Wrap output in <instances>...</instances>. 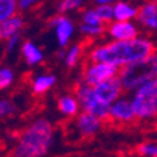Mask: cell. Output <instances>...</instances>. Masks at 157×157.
I'll return each instance as SVG.
<instances>
[{"label": "cell", "instance_id": "8", "mask_svg": "<svg viewBox=\"0 0 157 157\" xmlns=\"http://www.w3.org/2000/svg\"><path fill=\"white\" fill-rule=\"evenodd\" d=\"M137 119L130 98L121 96L109 106V121L117 124H130Z\"/></svg>", "mask_w": 157, "mask_h": 157}, {"label": "cell", "instance_id": "18", "mask_svg": "<svg viewBox=\"0 0 157 157\" xmlns=\"http://www.w3.org/2000/svg\"><path fill=\"white\" fill-rule=\"evenodd\" d=\"M82 51H84V48H82L81 44H74V45H71V47L65 51L64 64H65L67 67H70V68L75 67L78 62H79L81 57H82Z\"/></svg>", "mask_w": 157, "mask_h": 157}, {"label": "cell", "instance_id": "15", "mask_svg": "<svg viewBox=\"0 0 157 157\" xmlns=\"http://www.w3.org/2000/svg\"><path fill=\"white\" fill-rule=\"evenodd\" d=\"M57 108L65 117H75L81 110V105L75 95H62L58 98Z\"/></svg>", "mask_w": 157, "mask_h": 157}, {"label": "cell", "instance_id": "3", "mask_svg": "<svg viewBox=\"0 0 157 157\" xmlns=\"http://www.w3.org/2000/svg\"><path fill=\"white\" fill-rule=\"evenodd\" d=\"M119 78L124 92H133L146 82L157 78V51L139 61L119 68Z\"/></svg>", "mask_w": 157, "mask_h": 157}, {"label": "cell", "instance_id": "2", "mask_svg": "<svg viewBox=\"0 0 157 157\" xmlns=\"http://www.w3.org/2000/svg\"><path fill=\"white\" fill-rule=\"evenodd\" d=\"M55 139L54 126L45 117L34 119L21 132L14 146L13 156L17 157H43L50 153Z\"/></svg>", "mask_w": 157, "mask_h": 157}, {"label": "cell", "instance_id": "19", "mask_svg": "<svg viewBox=\"0 0 157 157\" xmlns=\"http://www.w3.org/2000/svg\"><path fill=\"white\" fill-rule=\"evenodd\" d=\"M79 31L82 36L89 37V38H96V37H102L106 33V24H79Z\"/></svg>", "mask_w": 157, "mask_h": 157}, {"label": "cell", "instance_id": "5", "mask_svg": "<svg viewBox=\"0 0 157 157\" xmlns=\"http://www.w3.org/2000/svg\"><path fill=\"white\" fill-rule=\"evenodd\" d=\"M74 95L77 96L78 102L81 105V109L85 112H91V113L99 116L102 121H109V106L103 105L95 98L94 94V86L81 79L74 89Z\"/></svg>", "mask_w": 157, "mask_h": 157}, {"label": "cell", "instance_id": "30", "mask_svg": "<svg viewBox=\"0 0 157 157\" xmlns=\"http://www.w3.org/2000/svg\"><path fill=\"white\" fill-rule=\"evenodd\" d=\"M65 51H67V50H64V48H61V50H59V51H58V54H57V57H58L59 59H62V61H64V58H65Z\"/></svg>", "mask_w": 157, "mask_h": 157}, {"label": "cell", "instance_id": "14", "mask_svg": "<svg viewBox=\"0 0 157 157\" xmlns=\"http://www.w3.org/2000/svg\"><path fill=\"white\" fill-rule=\"evenodd\" d=\"M20 52H21L26 64L30 67L38 65L44 59V54L41 51V48L33 41H24L20 47Z\"/></svg>", "mask_w": 157, "mask_h": 157}, {"label": "cell", "instance_id": "1", "mask_svg": "<svg viewBox=\"0 0 157 157\" xmlns=\"http://www.w3.org/2000/svg\"><path fill=\"white\" fill-rule=\"evenodd\" d=\"M156 45L144 37H135L130 40H110L109 43L96 45L89 51V61H102L113 64L117 68L139 61L151 55Z\"/></svg>", "mask_w": 157, "mask_h": 157}, {"label": "cell", "instance_id": "7", "mask_svg": "<svg viewBox=\"0 0 157 157\" xmlns=\"http://www.w3.org/2000/svg\"><path fill=\"white\" fill-rule=\"evenodd\" d=\"M123 92H124V89H123V85H122V81L119 78V75L109 78V79L103 81V82L94 86L95 98L101 103L108 105V106H110V103L115 102L117 98H121Z\"/></svg>", "mask_w": 157, "mask_h": 157}, {"label": "cell", "instance_id": "9", "mask_svg": "<svg viewBox=\"0 0 157 157\" xmlns=\"http://www.w3.org/2000/svg\"><path fill=\"white\" fill-rule=\"evenodd\" d=\"M48 26L54 30L55 37H57V43L61 48H65L70 44L74 33H75V24L70 17L65 14L59 13V16H55L50 20Z\"/></svg>", "mask_w": 157, "mask_h": 157}, {"label": "cell", "instance_id": "17", "mask_svg": "<svg viewBox=\"0 0 157 157\" xmlns=\"http://www.w3.org/2000/svg\"><path fill=\"white\" fill-rule=\"evenodd\" d=\"M113 13H115V20H133V18L137 17L139 9L132 6L129 2L117 0L113 4Z\"/></svg>", "mask_w": 157, "mask_h": 157}, {"label": "cell", "instance_id": "21", "mask_svg": "<svg viewBox=\"0 0 157 157\" xmlns=\"http://www.w3.org/2000/svg\"><path fill=\"white\" fill-rule=\"evenodd\" d=\"M85 0H59L57 10L62 14H68L71 11H77L84 6Z\"/></svg>", "mask_w": 157, "mask_h": 157}, {"label": "cell", "instance_id": "22", "mask_svg": "<svg viewBox=\"0 0 157 157\" xmlns=\"http://www.w3.org/2000/svg\"><path fill=\"white\" fill-rule=\"evenodd\" d=\"M98 16L101 17L105 24H109L110 21L115 20V13H113V4H98L95 7Z\"/></svg>", "mask_w": 157, "mask_h": 157}, {"label": "cell", "instance_id": "24", "mask_svg": "<svg viewBox=\"0 0 157 157\" xmlns=\"http://www.w3.org/2000/svg\"><path fill=\"white\" fill-rule=\"evenodd\" d=\"M14 82V71L9 67H0V91L7 89Z\"/></svg>", "mask_w": 157, "mask_h": 157}, {"label": "cell", "instance_id": "28", "mask_svg": "<svg viewBox=\"0 0 157 157\" xmlns=\"http://www.w3.org/2000/svg\"><path fill=\"white\" fill-rule=\"evenodd\" d=\"M37 3H38V0H17L18 10L21 11H27L30 9H33Z\"/></svg>", "mask_w": 157, "mask_h": 157}, {"label": "cell", "instance_id": "27", "mask_svg": "<svg viewBox=\"0 0 157 157\" xmlns=\"http://www.w3.org/2000/svg\"><path fill=\"white\" fill-rule=\"evenodd\" d=\"M21 36L20 34H14L13 37H10V38H7L6 40V51L9 52V54H11V52H14L16 50H18V48L21 47Z\"/></svg>", "mask_w": 157, "mask_h": 157}, {"label": "cell", "instance_id": "12", "mask_svg": "<svg viewBox=\"0 0 157 157\" xmlns=\"http://www.w3.org/2000/svg\"><path fill=\"white\" fill-rule=\"evenodd\" d=\"M137 21L150 31H157V0H147L137 13Z\"/></svg>", "mask_w": 157, "mask_h": 157}, {"label": "cell", "instance_id": "16", "mask_svg": "<svg viewBox=\"0 0 157 157\" xmlns=\"http://www.w3.org/2000/svg\"><path fill=\"white\" fill-rule=\"evenodd\" d=\"M55 82H57V77L52 75V74L37 75L31 82V91L34 92V95H43L54 86Z\"/></svg>", "mask_w": 157, "mask_h": 157}, {"label": "cell", "instance_id": "4", "mask_svg": "<svg viewBox=\"0 0 157 157\" xmlns=\"http://www.w3.org/2000/svg\"><path fill=\"white\" fill-rule=\"evenodd\" d=\"M130 99L139 121H157V78L133 91Z\"/></svg>", "mask_w": 157, "mask_h": 157}, {"label": "cell", "instance_id": "6", "mask_svg": "<svg viewBox=\"0 0 157 157\" xmlns=\"http://www.w3.org/2000/svg\"><path fill=\"white\" fill-rule=\"evenodd\" d=\"M117 74H119V68L113 64L102 61H89V64H86L82 71V81L95 86L109 78L116 77Z\"/></svg>", "mask_w": 157, "mask_h": 157}, {"label": "cell", "instance_id": "10", "mask_svg": "<svg viewBox=\"0 0 157 157\" xmlns=\"http://www.w3.org/2000/svg\"><path fill=\"white\" fill-rule=\"evenodd\" d=\"M77 119H75V129L82 137H92L96 133L102 130L103 122L99 116L91 113V112H85L82 110L81 113H78Z\"/></svg>", "mask_w": 157, "mask_h": 157}, {"label": "cell", "instance_id": "20", "mask_svg": "<svg viewBox=\"0 0 157 157\" xmlns=\"http://www.w3.org/2000/svg\"><path fill=\"white\" fill-rule=\"evenodd\" d=\"M18 4L17 0H0V23L6 18L17 14Z\"/></svg>", "mask_w": 157, "mask_h": 157}, {"label": "cell", "instance_id": "11", "mask_svg": "<svg viewBox=\"0 0 157 157\" xmlns=\"http://www.w3.org/2000/svg\"><path fill=\"white\" fill-rule=\"evenodd\" d=\"M106 34L110 40H130L139 36V29L132 20H113L106 24Z\"/></svg>", "mask_w": 157, "mask_h": 157}, {"label": "cell", "instance_id": "26", "mask_svg": "<svg viewBox=\"0 0 157 157\" xmlns=\"http://www.w3.org/2000/svg\"><path fill=\"white\" fill-rule=\"evenodd\" d=\"M16 105L9 99H0V119H4V117H9L11 115L16 113Z\"/></svg>", "mask_w": 157, "mask_h": 157}, {"label": "cell", "instance_id": "25", "mask_svg": "<svg viewBox=\"0 0 157 157\" xmlns=\"http://www.w3.org/2000/svg\"><path fill=\"white\" fill-rule=\"evenodd\" d=\"M81 23H84V24H105V23L101 20V17L98 16L96 13L95 7L94 9H85L82 13H81Z\"/></svg>", "mask_w": 157, "mask_h": 157}, {"label": "cell", "instance_id": "29", "mask_svg": "<svg viewBox=\"0 0 157 157\" xmlns=\"http://www.w3.org/2000/svg\"><path fill=\"white\" fill-rule=\"evenodd\" d=\"M117 0H94V3H95V6H98V4H115Z\"/></svg>", "mask_w": 157, "mask_h": 157}, {"label": "cell", "instance_id": "13", "mask_svg": "<svg viewBox=\"0 0 157 157\" xmlns=\"http://www.w3.org/2000/svg\"><path fill=\"white\" fill-rule=\"evenodd\" d=\"M24 27V18L21 16L14 14L0 23V40L6 41L14 34H20Z\"/></svg>", "mask_w": 157, "mask_h": 157}, {"label": "cell", "instance_id": "23", "mask_svg": "<svg viewBox=\"0 0 157 157\" xmlns=\"http://www.w3.org/2000/svg\"><path fill=\"white\" fill-rule=\"evenodd\" d=\"M136 154L143 157H157V143L154 142H143L135 150Z\"/></svg>", "mask_w": 157, "mask_h": 157}]
</instances>
